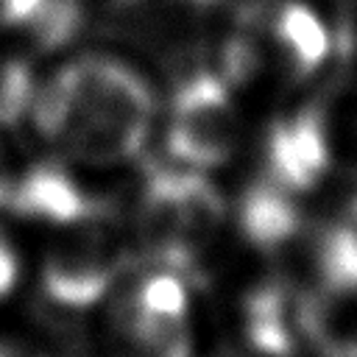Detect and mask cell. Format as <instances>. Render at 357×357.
I'll return each mask as SVG.
<instances>
[{"instance_id":"6da1fadb","label":"cell","mask_w":357,"mask_h":357,"mask_svg":"<svg viewBox=\"0 0 357 357\" xmlns=\"http://www.w3.org/2000/svg\"><path fill=\"white\" fill-rule=\"evenodd\" d=\"M156 109L139 70L106 53H81L36 86L28 120L64 162L114 167L142 153Z\"/></svg>"},{"instance_id":"7a4b0ae2","label":"cell","mask_w":357,"mask_h":357,"mask_svg":"<svg viewBox=\"0 0 357 357\" xmlns=\"http://www.w3.org/2000/svg\"><path fill=\"white\" fill-rule=\"evenodd\" d=\"M100 357H201L204 307L195 279L131 257L92 312Z\"/></svg>"},{"instance_id":"3957f363","label":"cell","mask_w":357,"mask_h":357,"mask_svg":"<svg viewBox=\"0 0 357 357\" xmlns=\"http://www.w3.org/2000/svg\"><path fill=\"white\" fill-rule=\"evenodd\" d=\"M335 53V31L304 0H245L212 56V67L234 86L271 78L304 84L315 78Z\"/></svg>"},{"instance_id":"277c9868","label":"cell","mask_w":357,"mask_h":357,"mask_svg":"<svg viewBox=\"0 0 357 357\" xmlns=\"http://www.w3.org/2000/svg\"><path fill=\"white\" fill-rule=\"evenodd\" d=\"M229 204L209 173L173 159L153 162L139 178L131 209L137 259L187 271L201 268L226 234Z\"/></svg>"},{"instance_id":"5b68a950","label":"cell","mask_w":357,"mask_h":357,"mask_svg":"<svg viewBox=\"0 0 357 357\" xmlns=\"http://www.w3.org/2000/svg\"><path fill=\"white\" fill-rule=\"evenodd\" d=\"M162 128L167 159L204 173L226 165L240 137L234 86L212 64L184 61L167 92Z\"/></svg>"},{"instance_id":"8992f818","label":"cell","mask_w":357,"mask_h":357,"mask_svg":"<svg viewBox=\"0 0 357 357\" xmlns=\"http://www.w3.org/2000/svg\"><path fill=\"white\" fill-rule=\"evenodd\" d=\"M59 231L61 237L39 262V298L56 315H92L131 257L103 215Z\"/></svg>"},{"instance_id":"52a82bcc","label":"cell","mask_w":357,"mask_h":357,"mask_svg":"<svg viewBox=\"0 0 357 357\" xmlns=\"http://www.w3.org/2000/svg\"><path fill=\"white\" fill-rule=\"evenodd\" d=\"M329 173L332 162L312 100L268 123L259 139V178L301 198Z\"/></svg>"},{"instance_id":"ba28073f","label":"cell","mask_w":357,"mask_h":357,"mask_svg":"<svg viewBox=\"0 0 357 357\" xmlns=\"http://www.w3.org/2000/svg\"><path fill=\"white\" fill-rule=\"evenodd\" d=\"M3 212L53 229L103 215V204L61 165L50 159L14 167Z\"/></svg>"},{"instance_id":"9c48e42d","label":"cell","mask_w":357,"mask_h":357,"mask_svg":"<svg viewBox=\"0 0 357 357\" xmlns=\"http://www.w3.org/2000/svg\"><path fill=\"white\" fill-rule=\"evenodd\" d=\"M229 0H109V31L151 50H184Z\"/></svg>"},{"instance_id":"30bf717a","label":"cell","mask_w":357,"mask_h":357,"mask_svg":"<svg viewBox=\"0 0 357 357\" xmlns=\"http://www.w3.org/2000/svg\"><path fill=\"white\" fill-rule=\"evenodd\" d=\"M312 103L324 128L332 173L357 178V73L332 81Z\"/></svg>"},{"instance_id":"8fae6325","label":"cell","mask_w":357,"mask_h":357,"mask_svg":"<svg viewBox=\"0 0 357 357\" xmlns=\"http://www.w3.org/2000/svg\"><path fill=\"white\" fill-rule=\"evenodd\" d=\"M36 86L39 84L28 59L0 53V128H14L28 120Z\"/></svg>"},{"instance_id":"7c38bea8","label":"cell","mask_w":357,"mask_h":357,"mask_svg":"<svg viewBox=\"0 0 357 357\" xmlns=\"http://www.w3.org/2000/svg\"><path fill=\"white\" fill-rule=\"evenodd\" d=\"M22 276V259L11 243V237L0 229V304L17 290Z\"/></svg>"},{"instance_id":"4fadbf2b","label":"cell","mask_w":357,"mask_h":357,"mask_svg":"<svg viewBox=\"0 0 357 357\" xmlns=\"http://www.w3.org/2000/svg\"><path fill=\"white\" fill-rule=\"evenodd\" d=\"M45 0H0V31H28Z\"/></svg>"},{"instance_id":"5bb4252c","label":"cell","mask_w":357,"mask_h":357,"mask_svg":"<svg viewBox=\"0 0 357 357\" xmlns=\"http://www.w3.org/2000/svg\"><path fill=\"white\" fill-rule=\"evenodd\" d=\"M0 357H59L45 343H36L31 337H8L0 335Z\"/></svg>"},{"instance_id":"9a60e30c","label":"cell","mask_w":357,"mask_h":357,"mask_svg":"<svg viewBox=\"0 0 357 357\" xmlns=\"http://www.w3.org/2000/svg\"><path fill=\"white\" fill-rule=\"evenodd\" d=\"M343 47L346 59L354 64L351 73H357V6H351V17L346 20V28L335 33V50Z\"/></svg>"},{"instance_id":"2e32d148","label":"cell","mask_w":357,"mask_h":357,"mask_svg":"<svg viewBox=\"0 0 357 357\" xmlns=\"http://www.w3.org/2000/svg\"><path fill=\"white\" fill-rule=\"evenodd\" d=\"M11 176H14V167H11V162L6 159V153H3V148H0V212H3V206H6V195H8V187H11Z\"/></svg>"},{"instance_id":"e0dca14e","label":"cell","mask_w":357,"mask_h":357,"mask_svg":"<svg viewBox=\"0 0 357 357\" xmlns=\"http://www.w3.org/2000/svg\"><path fill=\"white\" fill-rule=\"evenodd\" d=\"M349 3H351V6H357V0H349Z\"/></svg>"}]
</instances>
